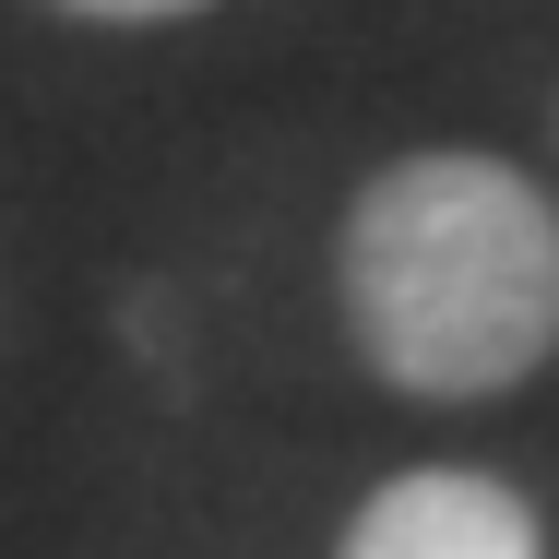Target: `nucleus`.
Segmentation results:
<instances>
[{"mask_svg":"<svg viewBox=\"0 0 559 559\" xmlns=\"http://www.w3.org/2000/svg\"><path fill=\"white\" fill-rule=\"evenodd\" d=\"M334 298L369 381L488 405L559 357V203L500 155H405L345 203Z\"/></svg>","mask_w":559,"mask_h":559,"instance_id":"nucleus-1","label":"nucleus"},{"mask_svg":"<svg viewBox=\"0 0 559 559\" xmlns=\"http://www.w3.org/2000/svg\"><path fill=\"white\" fill-rule=\"evenodd\" d=\"M334 559H548L524 488L476 476V464H405L357 500Z\"/></svg>","mask_w":559,"mask_h":559,"instance_id":"nucleus-2","label":"nucleus"},{"mask_svg":"<svg viewBox=\"0 0 559 559\" xmlns=\"http://www.w3.org/2000/svg\"><path fill=\"white\" fill-rule=\"evenodd\" d=\"M48 12H84V24H179V12H215V0H48Z\"/></svg>","mask_w":559,"mask_h":559,"instance_id":"nucleus-3","label":"nucleus"}]
</instances>
